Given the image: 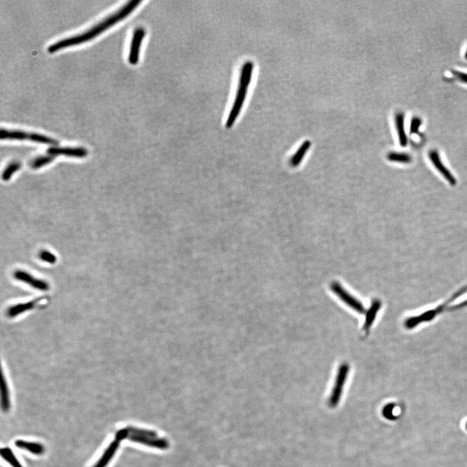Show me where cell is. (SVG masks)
Wrapping results in <instances>:
<instances>
[{"instance_id": "obj_1", "label": "cell", "mask_w": 467, "mask_h": 467, "mask_svg": "<svg viewBox=\"0 0 467 467\" xmlns=\"http://www.w3.org/2000/svg\"><path fill=\"white\" fill-rule=\"evenodd\" d=\"M141 2V0H130L116 12L105 18V19L90 28L89 30H86L85 32L81 33L80 34L66 38V39H62L61 41L52 44L48 48V52L50 54H54V53L62 50V49L70 47V46H72L78 45V44L85 43L86 42L90 41V40L96 37L97 35L101 34V33L105 32L107 29L127 17L132 11L136 10V8L140 5Z\"/></svg>"}, {"instance_id": "obj_2", "label": "cell", "mask_w": 467, "mask_h": 467, "mask_svg": "<svg viewBox=\"0 0 467 467\" xmlns=\"http://www.w3.org/2000/svg\"><path fill=\"white\" fill-rule=\"evenodd\" d=\"M253 70L254 64L252 61L245 62L242 66L235 99H234L231 111L226 121L225 125L227 129H230L234 125L242 109L243 104L246 99L249 86L251 85Z\"/></svg>"}, {"instance_id": "obj_3", "label": "cell", "mask_w": 467, "mask_h": 467, "mask_svg": "<svg viewBox=\"0 0 467 467\" xmlns=\"http://www.w3.org/2000/svg\"><path fill=\"white\" fill-rule=\"evenodd\" d=\"M0 138L1 140H24L26 139L40 143L56 146L59 144V141L50 137L44 136L43 134L38 133H29L22 130H8L1 129L0 130Z\"/></svg>"}, {"instance_id": "obj_4", "label": "cell", "mask_w": 467, "mask_h": 467, "mask_svg": "<svg viewBox=\"0 0 467 467\" xmlns=\"http://www.w3.org/2000/svg\"><path fill=\"white\" fill-rule=\"evenodd\" d=\"M349 371L350 367L348 364H342L339 367L336 381L329 398V405L332 408H335L340 402Z\"/></svg>"}, {"instance_id": "obj_5", "label": "cell", "mask_w": 467, "mask_h": 467, "mask_svg": "<svg viewBox=\"0 0 467 467\" xmlns=\"http://www.w3.org/2000/svg\"><path fill=\"white\" fill-rule=\"evenodd\" d=\"M331 289L336 296L345 304L359 314H364L365 307L362 303L350 294L338 282H334L331 284Z\"/></svg>"}, {"instance_id": "obj_6", "label": "cell", "mask_w": 467, "mask_h": 467, "mask_svg": "<svg viewBox=\"0 0 467 467\" xmlns=\"http://www.w3.org/2000/svg\"><path fill=\"white\" fill-rule=\"evenodd\" d=\"M145 35V31L143 28L135 29L130 43L128 61L132 65H136L139 61L141 43Z\"/></svg>"}, {"instance_id": "obj_7", "label": "cell", "mask_w": 467, "mask_h": 467, "mask_svg": "<svg viewBox=\"0 0 467 467\" xmlns=\"http://www.w3.org/2000/svg\"><path fill=\"white\" fill-rule=\"evenodd\" d=\"M14 277L17 280L32 287L33 288L39 291H48L50 289V284L46 281L34 277L32 274L22 270H18L14 273Z\"/></svg>"}, {"instance_id": "obj_8", "label": "cell", "mask_w": 467, "mask_h": 467, "mask_svg": "<svg viewBox=\"0 0 467 467\" xmlns=\"http://www.w3.org/2000/svg\"><path fill=\"white\" fill-rule=\"evenodd\" d=\"M126 439L143 444V445L152 447V448L161 449V450H167L170 446L169 442L163 438L143 437V436L128 434L127 433Z\"/></svg>"}, {"instance_id": "obj_9", "label": "cell", "mask_w": 467, "mask_h": 467, "mask_svg": "<svg viewBox=\"0 0 467 467\" xmlns=\"http://www.w3.org/2000/svg\"><path fill=\"white\" fill-rule=\"evenodd\" d=\"M48 154L56 157L65 155L75 158H84L87 156L88 150L83 147H61L58 146H52L48 149Z\"/></svg>"}, {"instance_id": "obj_10", "label": "cell", "mask_w": 467, "mask_h": 467, "mask_svg": "<svg viewBox=\"0 0 467 467\" xmlns=\"http://www.w3.org/2000/svg\"><path fill=\"white\" fill-rule=\"evenodd\" d=\"M429 159L434 166L436 169L439 171L440 174L444 177L446 180L451 185H455L456 180L453 175L449 171L448 168L445 167L444 164L440 160L439 152L436 150H431L429 152Z\"/></svg>"}, {"instance_id": "obj_11", "label": "cell", "mask_w": 467, "mask_h": 467, "mask_svg": "<svg viewBox=\"0 0 467 467\" xmlns=\"http://www.w3.org/2000/svg\"><path fill=\"white\" fill-rule=\"evenodd\" d=\"M44 299H45L44 298H35L34 300H30V302L15 305L8 309V316L11 318L17 317L27 311L35 308L38 305L41 304Z\"/></svg>"}, {"instance_id": "obj_12", "label": "cell", "mask_w": 467, "mask_h": 467, "mask_svg": "<svg viewBox=\"0 0 467 467\" xmlns=\"http://www.w3.org/2000/svg\"><path fill=\"white\" fill-rule=\"evenodd\" d=\"M382 307L381 301L375 299L372 302L370 307L366 312L365 315V320L364 325V329L365 331H368L371 329L372 325L377 316L378 311L380 310Z\"/></svg>"}, {"instance_id": "obj_13", "label": "cell", "mask_w": 467, "mask_h": 467, "mask_svg": "<svg viewBox=\"0 0 467 467\" xmlns=\"http://www.w3.org/2000/svg\"><path fill=\"white\" fill-rule=\"evenodd\" d=\"M395 125L397 129L398 140L402 147H406L408 145V136L405 129V116L402 112H398L395 116Z\"/></svg>"}, {"instance_id": "obj_14", "label": "cell", "mask_w": 467, "mask_h": 467, "mask_svg": "<svg viewBox=\"0 0 467 467\" xmlns=\"http://www.w3.org/2000/svg\"><path fill=\"white\" fill-rule=\"evenodd\" d=\"M119 443H120V441L118 439H115L114 440H113L110 445L108 446V448L106 449L102 456H101L99 461H97V463L95 464L94 467L107 466L108 462L112 459L115 453H116V451L118 450Z\"/></svg>"}, {"instance_id": "obj_15", "label": "cell", "mask_w": 467, "mask_h": 467, "mask_svg": "<svg viewBox=\"0 0 467 467\" xmlns=\"http://www.w3.org/2000/svg\"><path fill=\"white\" fill-rule=\"evenodd\" d=\"M15 445L19 448L30 451V452L36 455H41L44 452V447L41 445V444L36 443V442L18 440L15 442Z\"/></svg>"}, {"instance_id": "obj_16", "label": "cell", "mask_w": 467, "mask_h": 467, "mask_svg": "<svg viewBox=\"0 0 467 467\" xmlns=\"http://www.w3.org/2000/svg\"><path fill=\"white\" fill-rule=\"evenodd\" d=\"M310 147V141L306 140L302 143V144L300 146V147L296 150L292 158L290 159V165H291V167H296L300 165L302 159H304L305 154H306L307 150H309Z\"/></svg>"}, {"instance_id": "obj_17", "label": "cell", "mask_w": 467, "mask_h": 467, "mask_svg": "<svg viewBox=\"0 0 467 467\" xmlns=\"http://www.w3.org/2000/svg\"><path fill=\"white\" fill-rule=\"evenodd\" d=\"M1 389L2 407L4 411H8L10 408V393H9L8 384H7L6 378H4V374H2Z\"/></svg>"}, {"instance_id": "obj_18", "label": "cell", "mask_w": 467, "mask_h": 467, "mask_svg": "<svg viewBox=\"0 0 467 467\" xmlns=\"http://www.w3.org/2000/svg\"><path fill=\"white\" fill-rule=\"evenodd\" d=\"M387 159L389 161L394 162V163H398L402 164L410 163L412 158L408 154L404 153V152H391L387 154Z\"/></svg>"}, {"instance_id": "obj_19", "label": "cell", "mask_w": 467, "mask_h": 467, "mask_svg": "<svg viewBox=\"0 0 467 467\" xmlns=\"http://www.w3.org/2000/svg\"><path fill=\"white\" fill-rule=\"evenodd\" d=\"M128 434L143 436V437H149L157 438L158 435L154 431L145 430V429L134 428V427H128L126 428Z\"/></svg>"}, {"instance_id": "obj_20", "label": "cell", "mask_w": 467, "mask_h": 467, "mask_svg": "<svg viewBox=\"0 0 467 467\" xmlns=\"http://www.w3.org/2000/svg\"><path fill=\"white\" fill-rule=\"evenodd\" d=\"M54 159L55 157L50 155V154L39 157L35 159L34 161H33L31 166H32L33 169H39V168L43 167L44 166L49 165V164L54 161Z\"/></svg>"}, {"instance_id": "obj_21", "label": "cell", "mask_w": 467, "mask_h": 467, "mask_svg": "<svg viewBox=\"0 0 467 467\" xmlns=\"http://www.w3.org/2000/svg\"><path fill=\"white\" fill-rule=\"evenodd\" d=\"M1 454L4 459H5L7 461L10 462L13 467H22L21 463L18 461V459L15 457V455L13 454L12 451H11L10 449L8 448H2Z\"/></svg>"}, {"instance_id": "obj_22", "label": "cell", "mask_w": 467, "mask_h": 467, "mask_svg": "<svg viewBox=\"0 0 467 467\" xmlns=\"http://www.w3.org/2000/svg\"><path fill=\"white\" fill-rule=\"evenodd\" d=\"M21 168V164L19 162H13V163L10 164L6 169L4 170L3 175H2V179L6 181L10 180L13 175L20 170Z\"/></svg>"}, {"instance_id": "obj_23", "label": "cell", "mask_w": 467, "mask_h": 467, "mask_svg": "<svg viewBox=\"0 0 467 467\" xmlns=\"http://www.w3.org/2000/svg\"><path fill=\"white\" fill-rule=\"evenodd\" d=\"M39 258L44 262L52 263V264L57 262V257L55 254L48 251H43L40 252Z\"/></svg>"}, {"instance_id": "obj_24", "label": "cell", "mask_w": 467, "mask_h": 467, "mask_svg": "<svg viewBox=\"0 0 467 467\" xmlns=\"http://www.w3.org/2000/svg\"><path fill=\"white\" fill-rule=\"evenodd\" d=\"M422 119L419 117H414L411 119L410 125V132L411 134H416L419 132L420 127H421Z\"/></svg>"}, {"instance_id": "obj_25", "label": "cell", "mask_w": 467, "mask_h": 467, "mask_svg": "<svg viewBox=\"0 0 467 467\" xmlns=\"http://www.w3.org/2000/svg\"><path fill=\"white\" fill-rule=\"evenodd\" d=\"M451 73L458 80L467 84V74L466 73L459 72V71L457 70H453Z\"/></svg>"}, {"instance_id": "obj_26", "label": "cell", "mask_w": 467, "mask_h": 467, "mask_svg": "<svg viewBox=\"0 0 467 467\" xmlns=\"http://www.w3.org/2000/svg\"><path fill=\"white\" fill-rule=\"evenodd\" d=\"M464 58L467 60V50L466 51L465 54H464Z\"/></svg>"}, {"instance_id": "obj_27", "label": "cell", "mask_w": 467, "mask_h": 467, "mask_svg": "<svg viewBox=\"0 0 467 467\" xmlns=\"http://www.w3.org/2000/svg\"><path fill=\"white\" fill-rule=\"evenodd\" d=\"M466 426V430H467V422H466V426Z\"/></svg>"}]
</instances>
